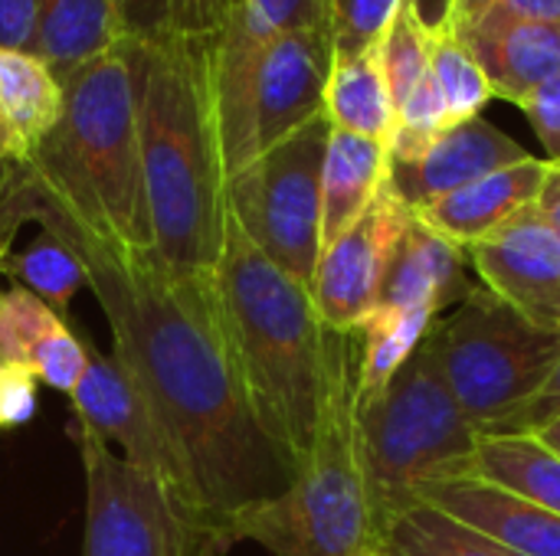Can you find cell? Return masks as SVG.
<instances>
[{"mask_svg":"<svg viewBox=\"0 0 560 556\" xmlns=\"http://www.w3.org/2000/svg\"><path fill=\"white\" fill-rule=\"evenodd\" d=\"M26 223L49 229L82 259L89 292L112 328V354L174 442L203 518L233 547L236 521L279 498L295 469L243 390L213 275H180L151 249L105 242L75 223L23 161H10L0 184V262Z\"/></svg>","mask_w":560,"mask_h":556,"instance_id":"cell-1","label":"cell"},{"mask_svg":"<svg viewBox=\"0 0 560 556\" xmlns=\"http://www.w3.org/2000/svg\"><path fill=\"white\" fill-rule=\"evenodd\" d=\"M207 43H125L154 256L180 275H213L226 233V167Z\"/></svg>","mask_w":560,"mask_h":556,"instance_id":"cell-2","label":"cell"},{"mask_svg":"<svg viewBox=\"0 0 560 556\" xmlns=\"http://www.w3.org/2000/svg\"><path fill=\"white\" fill-rule=\"evenodd\" d=\"M213 288L243 390L299 475L328 406L335 328L325 324L312 288L266 259L230 213Z\"/></svg>","mask_w":560,"mask_h":556,"instance_id":"cell-3","label":"cell"},{"mask_svg":"<svg viewBox=\"0 0 560 556\" xmlns=\"http://www.w3.org/2000/svg\"><path fill=\"white\" fill-rule=\"evenodd\" d=\"M62 88L66 111L59 125L23 164L89 233L112 246L154 252L138 102L125 46L82 66Z\"/></svg>","mask_w":560,"mask_h":556,"instance_id":"cell-4","label":"cell"},{"mask_svg":"<svg viewBox=\"0 0 560 556\" xmlns=\"http://www.w3.org/2000/svg\"><path fill=\"white\" fill-rule=\"evenodd\" d=\"M358 380L361 334L335 331L331 390L315 449L279 498L236 521L233 544L253 541L272 556H354L381 551L361 465Z\"/></svg>","mask_w":560,"mask_h":556,"instance_id":"cell-5","label":"cell"},{"mask_svg":"<svg viewBox=\"0 0 560 556\" xmlns=\"http://www.w3.org/2000/svg\"><path fill=\"white\" fill-rule=\"evenodd\" d=\"M358 436L381 541L404 511L420 505L417 492L423 485L463 478L482 446L479 429L440 374L430 334L384 393L358 406Z\"/></svg>","mask_w":560,"mask_h":556,"instance_id":"cell-6","label":"cell"},{"mask_svg":"<svg viewBox=\"0 0 560 556\" xmlns=\"http://www.w3.org/2000/svg\"><path fill=\"white\" fill-rule=\"evenodd\" d=\"M331 59L328 23L302 26L266 43L223 26L207 43L226 180L325 115Z\"/></svg>","mask_w":560,"mask_h":556,"instance_id":"cell-7","label":"cell"},{"mask_svg":"<svg viewBox=\"0 0 560 556\" xmlns=\"http://www.w3.org/2000/svg\"><path fill=\"white\" fill-rule=\"evenodd\" d=\"M440 374L479 429L492 436L535 400L560 364V331H545L482 282L430 328Z\"/></svg>","mask_w":560,"mask_h":556,"instance_id":"cell-8","label":"cell"},{"mask_svg":"<svg viewBox=\"0 0 560 556\" xmlns=\"http://www.w3.org/2000/svg\"><path fill=\"white\" fill-rule=\"evenodd\" d=\"M85 475L82 556H226L230 544L158 478L118 459L102 436L75 419Z\"/></svg>","mask_w":560,"mask_h":556,"instance_id":"cell-9","label":"cell"},{"mask_svg":"<svg viewBox=\"0 0 560 556\" xmlns=\"http://www.w3.org/2000/svg\"><path fill=\"white\" fill-rule=\"evenodd\" d=\"M331 121L318 115L226 180V213L246 239L295 282H315L322 259V167Z\"/></svg>","mask_w":560,"mask_h":556,"instance_id":"cell-10","label":"cell"},{"mask_svg":"<svg viewBox=\"0 0 560 556\" xmlns=\"http://www.w3.org/2000/svg\"><path fill=\"white\" fill-rule=\"evenodd\" d=\"M69 400H72V413L79 423H85L105 442H118L125 449V462H131L144 475L158 478L174 498H180L190 511H197L203 518L200 501L190 485V475H187L174 442L167 439L151 403L144 400V393L138 390V383L118 364L115 354H102V351L89 347L85 377L72 390Z\"/></svg>","mask_w":560,"mask_h":556,"instance_id":"cell-11","label":"cell"},{"mask_svg":"<svg viewBox=\"0 0 560 556\" xmlns=\"http://www.w3.org/2000/svg\"><path fill=\"white\" fill-rule=\"evenodd\" d=\"M410 216L413 210H407L397 193L384 187L377 200L331 246L322 249L312 295L328 328L358 331L377 311Z\"/></svg>","mask_w":560,"mask_h":556,"instance_id":"cell-12","label":"cell"},{"mask_svg":"<svg viewBox=\"0 0 560 556\" xmlns=\"http://www.w3.org/2000/svg\"><path fill=\"white\" fill-rule=\"evenodd\" d=\"M469 265L528 321L560 331V233L535 206L472 246Z\"/></svg>","mask_w":560,"mask_h":556,"instance_id":"cell-13","label":"cell"},{"mask_svg":"<svg viewBox=\"0 0 560 556\" xmlns=\"http://www.w3.org/2000/svg\"><path fill=\"white\" fill-rule=\"evenodd\" d=\"M532 157L515 138H509L492 121L469 118L456 121L446 131H440L417 157L410 161H390L387 187L397 193V200L420 213L423 206L436 203L440 197L495 174L502 167H512L518 161Z\"/></svg>","mask_w":560,"mask_h":556,"instance_id":"cell-14","label":"cell"},{"mask_svg":"<svg viewBox=\"0 0 560 556\" xmlns=\"http://www.w3.org/2000/svg\"><path fill=\"white\" fill-rule=\"evenodd\" d=\"M446 20L479 59L495 98L522 108L560 72V23L525 20L495 7Z\"/></svg>","mask_w":560,"mask_h":556,"instance_id":"cell-15","label":"cell"},{"mask_svg":"<svg viewBox=\"0 0 560 556\" xmlns=\"http://www.w3.org/2000/svg\"><path fill=\"white\" fill-rule=\"evenodd\" d=\"M548 157H525L512 167H502L495 174H486L436 203L423 206L417 216L433 226L440 236H446L459 249H472L482 239L495 236L505 223H512L518 213L538 203V193L548 177Z\"/></svg>","mask_w":560,"mask_h":556,"instance_id":"cell-16","label":"cell"},{"mask_svg":"<svg viewBox=\"0 0 560 556\" xmlns=\"http://www.w3.org/2000/svg\"><path fill=\"white\" fill-rule=\"evenodd\" d=\"M0 364H23L39 383L72 397L89 367V341L33 292L10 285L0 292Z\"/></svg>","mask_w":560,"mask_h":556,"instance_id":"cell-17","label":"cell"},{"mask_svg":"<svg viewBox=\"0 0 560 556\" xmlns=\"http://www.w3.org/2000/svg\"><path fill=\"white\" fill-rule=\"evenodd\" d=\"M417 501H427L450 518L495 537L499 544L525 556H560V514L522 501L482 478H446L430 482L417 492Z\"/></svg>","mask_w":560,"mask_h":556,"instance_id":"cell-18","label":"cell"},{"mask_svg":"<svg viewBox=\"0 0 560 556\" xmlns=\"http://www.w3.org/2000/svg\"><path fill=\"white\" fill-rule=\"evenodd\" d=\"M472 288L476 285L469 282V252L453 246L413 213L400 236L377 308L443 315L466 301Z\"/></svg>","mask_w":560,"mask_h":556,"instance_id":"cell-19","label":"cell"},{"mask_svg":"<svg viewBox=\"0 0 560 556\" xmlns=\"http://www.w3.org/2000/svg\"><path fill=\"white\" fill-rule=\"evenodd\" d=\"M128 43L112 0H36L33 49L66 82L98 56Z\"/></svg>","mask_w":560,"mask_h":556,"instance_id":"cell-20","label":"cell"},{"mask_svg":"<svg viewBox=\"0 0 560 556\" xmlns=\"http://www.w3.org/2000/svg\"><path fill=\"white\" fill-rule=\"evenodd\" d=\"M390 147L331 128L322 167V249L331 246L387 187Z\"/></svg>","mask_w":560,"mask_h":556,"instance_id":"cell-21","label":"cell"},{"mask_svg":"<svg viewBox=\"0 0 560 556\" xmlns=\"http://www.w3.org/2000/svg\"><path fill=\"white\" fill-rule=\"evenodd\" d=\"M66 111L59 75L30 49L0 46V121L13 138L16 157L26 161Z\"/></svg>","mask_w":560,"mask_h":556,"instance_id":"cell-22","label":"cell"},{"mask_svg":"<svg viewBox=\"0 0 560 556\" xmlns=\"http://www.w3.org/2000/svg\"><path fill=\"white\" fill-rule=\"evenodd\" d=\"M325 118L338 131H351L390 144L397 108L374 49L331 59V72L325 85Z\"/></svg>","mask_w":560,"mask_h":556,"instance_id":"cell-23","label":"cell"},{"mask_svg":"<svg viewBox=\"0 0 560 556\" xmlns=\"http://www.w3.org/2000/svg\"><path fill=\"white\" fill-rule=\"evenodd\" d=\"M466 475L560 514V456L535 433L486 436Z\"/></svg>","mask_w":560,"mask_h":556,"instance_id":"cell-24","label":"cell"},{"mask_svg":"<svg viewBox=\"0 0 560 556\" xmlns=\"http://www.w3.org/2000/svg\"><path fill=\"white\" fill-rule=\"evenodd\" d=\"M384 556H525L495 537L420 501L404 511L381 541Z\"/></svg>","mask_w":560,"mask_h":556,"instance_id":"cell-25","label":"cell"},{"mask_svg":"<svg viewBox=\"0 0 560 556\" xmlns=\"http://www.w3.org/2000/svg\"><path fill=\"white\" fill-rule=\"evenodd\" d=\"M433 311H384L377 308L361 328V380H358V406L371 403L384 393V387L397 377V370L417 354L423 338L430 334Z\"/></svg>","mask_w":560,"mask_h":556,"instance_id":"cell-26","label":"cell"},{"mask_svg":"<svg viewBox=\"0 0 560 556\" xmlns=\"http://www.w3.org/2000/svg\"><path fill=\"white\" fill-rule=\"evenodd\" d=\"M240 0H112L128 43L213 39Z\"/></svg>","mask_w":560,"mask_h":556,"instance_id":"cell-27","label":"cell"},{"mask_svg":"<svg viewBox=\"0 0 560 556\" xmlns=\"http://www.w3.org/2000/svg\"><path fill=\"white\" fill-rule=\"evenodd\" d=\"M0 275L13 279V285L33 292L39 301H46L59 318H69L72 298L89 288V272L82 259L49 229H39V236L23 249L0 262Z\"/></svg>","mask_w":560,"mask_h":556,"instance_id":"cell-28","label":"cell"},{"mask_svg":"<svg viewBox=\"0 0 560 556\" xmlns=\"http://www.w3.org/2000/svg\"><path fill=\"white\" fill-rule=\"evenodd\" d=\"M433 33H436V20L427 16L423 0H404V7L387 23L384 36L377 39L374 52L384 69L394 108H400L407 95L417 88V82L430 72Z\"/></svg>","mask_w":560,"mask_h":556,"instance_id":"cell-29","label":"cell"},{"mask_svg":"<svg viewBox=\"0 0 560 556\" xmlns=\"http://www.w3.org/2000/svg\"><path fill=\"white\" fill-rule=\"evenodd\" d=\"M430 75L440 85L450 118L456 121H469L479 118L482 108L495 98L479 59L472 56V49L463 43V36L456 33V26L443 16L436 20V33H433V56H430Z\"/></svg>","mask_w":560,"mask_h":556,"instance_id":"cell-30","label":"cell"},{"mask_svg":"<svg viewBox=\"0 0 560 556\" xmlns=\"http://www.w3.org/2000/svg\"><path fill=\"white\" fill-rule=\"evenodd\" d=\"M404 0H325V20L335 56L371 52Z\"/></svg>","mask_w":560,"mask_h":556,"instance_id":"cell-31","label":"cell"},{"mask_svg":"<svg viewBox=\"0 0 560 556\" xmlns=\"http://www.w3.org/2000/svg\"><path fill=\"white\" fill-rule=\"evenodd\" d=\"M36 374L23 364H0V433L20 429L36 413Z\"/></svg>","mask_w":560,"mask_h":556,"instance_id":"cell-32","label":"cell"},{"mask_svg":"<svg viewBox=\"0 0 560 556\" xmlns=\"http://www.w3.org/2000/svg\"><path fill=\"white\" fill-rule=\"evenodd\" d=\"M522 111L528 115L535 134L541 138L545 151H548V161L560 164V72L555 79H548L525 105Z\"/></svg>","mask_w":560,"mask_h":556,"instance_id":"cell-33","label":"cell"},{"mask_svg":"<svg viewBox=\"0 0 560 556\" xmlns=\"http://www.w3.org/2000/svg\"><path fill=\"white\" fill-rule=\"evenodd\" d=\"M560 419V364L558 370L551 374V380L545 383V390L528 400L515 416H509L492 436H532V433H541L545 426L558 423Z\"/></svg>","mask_w":560,"mask_h":556,"instance_id":"cell-34","label":"cell"},{"mask_svg":"<svg viewBox=\"0 0 560 556\" xmlns=\"http://www.w3.org/2000/svg\"><path fill=\"white\" fill-rule=\"evenodd\" d=\"M505 10L525 20H545V23H560V0H450L446 16H469L476 10Z\"/></svg>","mask_w":560,"mask_h":556,"instance_id":"cell-35","label":"cell"},{"mask_svg":"<svg viewBox=\"0 0 560 556\" xmlns=\"http://www.w3.org/2000/svg\"><path fill=\"white\" fill-rule=\"evenodd\" d=\"M36 0H0V46L33 49Z\"/></svg>","mask_w":560,"mask_h":556,"instance_id":"cell-36","label":"cell"},{"mask_svg":"<svg viewBox=\"0 0 560 556\" xmlns=\"http://www.w3.org/2000/svg\"><path fill=\"white\" fill-rule=\"evenodd\" d=\"M551 164V161H548ZM535 210L555 226L560 233V164H551L548 167V177H545V187H541V193H538V203H535Z\"/></svg>","mask_w":560,"mask_h":556,"instance_id":"cell-37","label":"cell"},{"mask_svg":"<svg viewBox=\"0 0 560 556\" xmlns=\"http://www.w3.org/2000/svg\"><path fill=\"white\" fill-rule=\"evenodd\" d=\"M10 161H20V157H16V147H13L10 131H7V128H3V121H0V167H3V164H10Z\"/></svg>","mask_w":560,"mask_h":556,"instance_id":"cell-38","label":"cell"},{"mask_svg":"<svg viewBox=\"0 0 560 556\" xmlns=\"http://www.w3.org/2000/svg\"><path fill=\"white\" fill-rule=\"evenodd\" d=\"M535 436H538L541 442H548V446H551V449L560 456V419L558 423H551V426H545V429H541V433H535Z\"/></svg>","mask_w":560,"mask_h":556,"instance_id":"cell-39","label":"cell"},{"mask_svg":"<svg viewBox=\"0 0 560 556\" xmlns=\"http://www.w3.org/2000/svg\"><path fill=\"white\" fill-rule=\"evenodd\" d=\"M354 556H384L381 551H368V554H354Z\"/></svg>","mask_w":560,"mask_h":556,"instance_id":"cell-40","label":"cell"},{"mask_svg":"<svg viewBox=\"0 0 560 556\" xmlns=\"http://www.w3.org/2000/svg\"><path fill=\"white\" fill-rule=\"evenodd\" d=\"M0 184H3V167H0Z\"/></svg>","mask_w":560,"mask_h":556,"instance_id":"cell-41","label":"cell"},{"mask_svg":"<svg viewBox=\"0 0 560 556\" xmlns=\"http://www.w3.org/2000/svg\"><path fill=\"white\" fill-rule=\"evenodd\" d=\"M0 292H3V288H0Z\"/></svg>","mask_w":560,"mask_h":556,"instance_id":"cell-42","label":"cell"}]
</instances>
